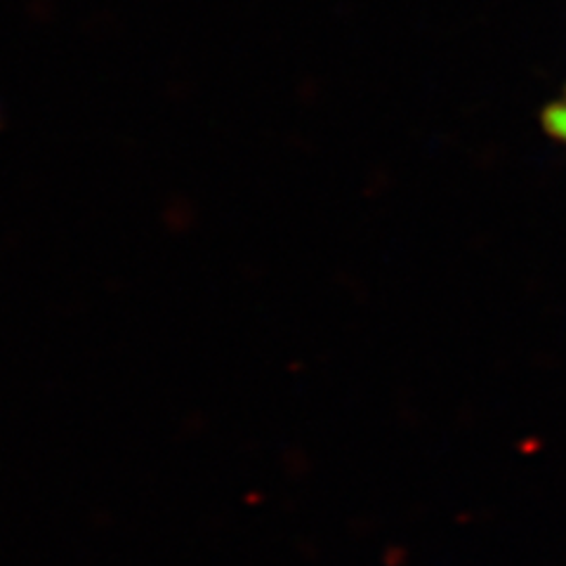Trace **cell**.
Segmentation results:
<instances>
[{"mask_svg": "<svg viewBox=\"0 0 566 566\" xmlns=\"http://www.w3.org/2000/svg\"><path fill=\"white\" fill-rule=\"evenodd\" d=\"M543 123H545L547 133H551L557 139H562L566 145V95L547 106L545 114H543Z\"/></svg>", "mask_w": 566, "mask_h": 566, "instance_id": "cell-1", "label": "cell"}]
</instances>
